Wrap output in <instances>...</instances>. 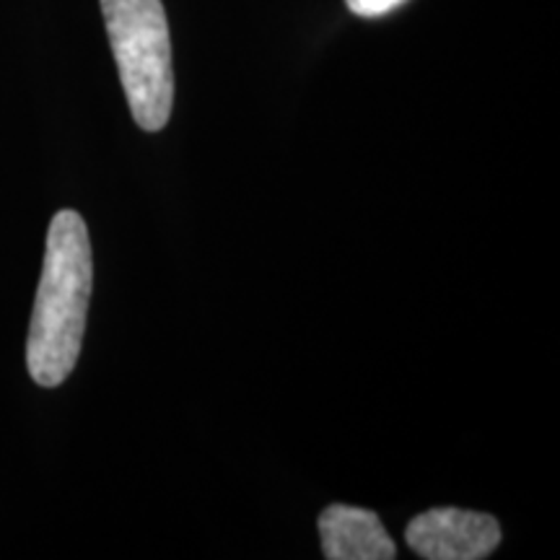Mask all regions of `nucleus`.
Masks as SVG:
<instances>
[{
    "label": "nucleus",
    "mask_w": 560,
    "mask_h": 560,
    "mask_svg": "<svg viewBox=\"0 0 560 560\" xmlns=\"http://www.w3.org/2000/svg\"><path fill=\"white\" fill-rule=\"evenodd\" d=\"M94 285L86 223L75 210L55 213L34 299L26 366L39 387H60L79 363Z\"/></svg>",
    "instance_id": "nucleus-1"
},
{
    "label": "nucleus",
    "mask_w": 560,
    "mask_h": 560,
    "mask_svg": "<svg viewBox=\"0 0 560 560\" xmlns=\"http://www.w3.org/2000/svg\"><path fill=\"white\" fill-rule=\"evenodd\" d=\"M104 24L115 52L132 120L145 132L170 122L174 68L170 21L161 0H102Z\"/></svg>",
    "instance_id": "nucleus-2"
},
{
    "label": "nucleus",
    "mask_w": 560,
    "mask_h": 560,
    "mask_svg": "<svg viewBox=\"0 0 560 560\" xmlns=\"http://www.w3.org/2000/svg\"><path fill=\"white\" fill-rule=\"evenodd\" d=\"M408 545L425 560H482L501 545V524L465 509H431L405 529Z\"/></svg>",
    "instance_id": "nucleus-3"
},
{
    "label": "nucleus",
    "mask_w": 560,
    "mask_h": 560,
    "mask_svg": "<svg viewBox=\"0 0 560 560\" xmlns=\"http://www.w3.org/2000/svg\"><path fill=\"white\" fill-rule=\"evenodd\" d=\"M322 552L330 560H392L397 545L374 511L332 503L319 514Z\"/></svg>",
    "instance_id": "nucleus-4"
},
{
    "label": "nucleus",
    "mask_w": 560,
    "mask_h": 560,
    "mask_svg": "<svg viewBox=\"0 0 560 560\" xmlns=\"http://www.w3.org/2000/svg\"><path fill=\"white\" fill-rule=\"evenodd\" d=\"M348 9L355 13V16L363 19H380L384 13H392L400 9L405 0H346Z\"/></svg>",
    "instance_id": "nucleus-5"
}]
</instances>
